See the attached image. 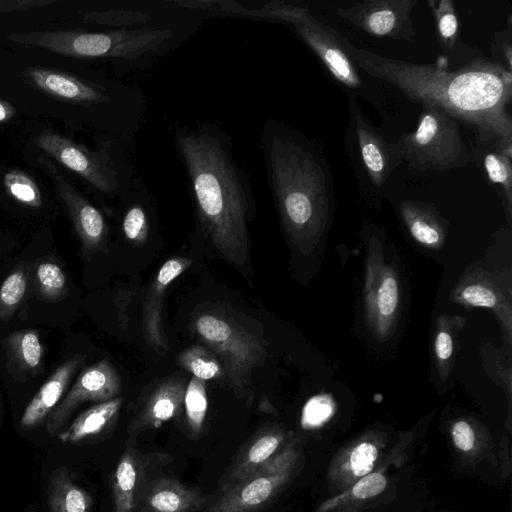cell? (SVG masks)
Instances as JSON below:
<instances>
[{
    "mask_svg": "<svg viewBox=\"0 0 512 512\" xmlns=\"http://www.w3.org/2000/svg\"><path fill=\"white\" fill-rule=\"evenodd\" d=\"M122 398L100 402L82 412L58 435L65 444L79 443L103 432L118 416Z\"/></svg>",
    "mask_w": 512,
    "mask_h": 512,
    "instance_id": "cell-25",
    "label": "cell"
},
{
    "mask_svg": "<svg viewBox=\"0 0 512 512\" xmlns=\"http://www.w3.org/2000/svg\"><path fill=\"white\" fill-rule=\"evenodd\" d=\"M380 442L366 436L354 442L341 455L330 469V479L347 489L356 481L370 474L379 457Z\"/></svg>",
    "mask_w": 512,
    "mask_h": 512,
    "instance_id": "cell-22",
    "label": "cell"
},
{
    "mask_svg": "<svg viewBox=\"0 0 512 512\" xmlns=\"http://www.w3.org/2000/svg\"><path fill=\"white\" fill-rule=\"evenodd\" d=\"M14 114V107L0 98V123L10 120Z\"/></svg>",
    "mask_w": 512,
    "mask_h": 512,
    "instance_id": "cell-41",
    "label": "cell"
},
{
    "mask_svg": "<svg viewBox=\"0 0 512 512\" xmlns=\"http://www.w3.org/2000/svg\"><path fill=\"white\" fill-rule=\"evenodd\" d=\"M300 39L318 57L330 75L346 90L348 96L360 95L363 81L359 68L347 53L343 36L318 21L310 12L289 24Z\"/></svg>",
    "mask_w": 512,
    "mask_h": 512,
    "instance_id": "cell-11",
    "label": "cell"
},
{
    "mask_svg": "<svg viewBox=\"0 0 512 512\" xmlns=\"http://www.w3.org/2000/svg\"><path fill=\"white\" fill-rule=\"evenodd\" d=\"M268 185L289 240L313 249L334 210V178L321 145L278 119L265 121L260 134Z\"/></svg>",
    "mask_w": 512,
    "mask_h": 512,
    "instance_id": "cell-3",
    "label": "cell"
},
{
    "mask_svg": "<svg viewBox=\"0 0 512 512\" xmlns=\"http://www.w3.org/2000/svg\"><path fill=\"white\" fill-rule=\"evenodd\" d=\"M186 383L183 378H166L144 398L138 412L128 426L130 435L154 429L177 416L183 407Z\"/></svg>",
    "mask_w": 512,
    "mask_h": 512,
    "instance_id": "cell-17",
    "label": "cell"
},
{
    "mask_svg": "<svg viewBox=\"0 0 512 512\" xmlns=\"http://www.w3.org/2000/svg\"><path fill=\"white\" fill-rule=\"evenodd\" d=\"M183 406L190 432L197 436L203 428L207 414L208 399L204 381L192 377L186 386Z\"/></svg>",
    "mask_w": 512,
    "mask_h": 512,
    "instance_id": "cell-32",
    "label": "cell"
},
{
    "mask_svg": "<svg viewBox=\"0 0 512 512\" xmlns=\"http://www.w3.org/2000/svg\"><path fill=\"white\" fill-rule=\"evenodd\" d=\"M298 458L292 441L270 461L244 479L220 492L219 498L205 512H259L290 480Z\"/></svg>",
    "mask_w": 512,
    "mask_h": 512,
    "instance_id": "cell-10",
    "label": "cell"
},
{
    "mask_svg": "<svg viewBox=\"0 0 512 512\" xmlns=\"http://www.w3.org/2000/svg\"><path fill=\"white\" fill-rule=\"evenodd\" d=\"M207 497L174 479L154 483L145 498L147 512H195L206 503Z\"/></svg>",
    "mask_w": 512,
    "mask_h": 512,
    "instance_id": "cell-24",
    "label": "cell"
},
{
    "mask_svg": "<svg viewBox=\"0 0 512 512\" xmlns=\"http://www.w3.org/2000/svg\"><path fill=\"white\" fill-rule=\"evenodd\" d=\"M472 160L480 169L487 183L502 200L506 217L512 218V145L488 135H476V142L470 148Z\"/></svg>",
    "mask_w": 512,
    "mask_h": 512,
    "instance_id": "cell-15",
    "label": "cell"
},
{
    "mask_svg": "<svg viewBox=\"0 0 512 512\" xmlns=\"http://www.w3.org/2000/svg\"><path fill=\"white\" fill-rule=\"evenodd\" d=\"M6 342L12 356L24 369L34 370L41 364L43 347L36 331L15 332Z\"/></svg>",
    "mask_w": 512,
    "mask_h": 512,
    "instance_id": "cell-31",
    "label": "cell"
},
{
    "mask_svg": "<svg viewBox=\"0 0 512 512\" xmlns=\"http://www.w3.org/2000/svg\"><path fill=\"white\" fill-rule=\"evenodd\" d=\"M344 148L362 198L368 203H379L389 177L404 161L403 156L398 144L389 142L380 135L355 98L350 96Z\"/></svg>",
    "mask_w": 512,
    "mask_h": 512,
    "instance_id": "cell-5",
    "label": "cell"
},
{
    "mask_svg": "<svg viewBox=\"0 0 512 512\" xmlns=\"http://www.w3.org/2000/svg\"><path fill=\"white\" fill-rule=\"evenodd\" d=\"M335 401L328 394L310 398L302 411L301 422L305 428H317L327 422L335 412Z\"/></svg>",
    "mask_w": 512,
    "mask_h": 512,
    "instance_id": "cell-37",
    "label": "cell"
},
{
    "mask_svg": "<svg viewBox=\"0 0 512 512\" xmlns=\"http://www.w3.org/2000/svg\"><path fill=\"white\" fill-rule=\"evenodd\" d=\"M120 377L107 359L85 368L61 402L48 416L46 430L55 435L60 432L72 412L86 401L105 402L118 396Z\"/></svg>",
    "mask_w": 512,
    "mask_h": 512,
    "instance_id": "cell-13",
    "label": "cell"
},
{
    "mask_svg": "<svg viewBox=\"0 0 512 512\" xmlns=\"http://www.w3.org/2000/svg\"><path fill=\"white\" fill-rule=\"evenodd\" d=\"M3 184L7 193L18 202L29 207H41V192L27 173L19 169H12L5 174Z\"/></svg>",
    "mask_w": 512,
    "mask_h": 512,
    "instance_id": "cell-35",
    "label": "cell"
},
{
    "mask_svg": "<svg viewBox=\"0 0 512 512\" xmlns=\"http://www.w3.org/2000/svg\"><path fill=\"white\" fill-rule=\"evenodd\" d=\"M343 44L359 69L395 86L411 101L438 106L473 126L477 135L512 145V73L502 64L482 56L449 71L374 54L345 37Z\"/></svg>",
    "mask_w": 512,
    "mask_h": 512,
    "instance_id": "cell-1",
    "label": "cell"
},
{
    "mask_svg": "<svg viewBox=\"0 0 512 512\" xmlns=\"http://www.w3.org/2000/svg\"><path fill=\"white\" fill-rule=\"evenodd\" d=\"M403 160L418 171H447L465 167L472 160L459 122L444 109L424 104L413 132L396 141Z\"/></svg>",
    "mask_w": 512,
    "mask_h": 512,
    "instance_id": "cell-6",
    "label": "cell"
},
{
    "mask_svg": "<svg viewBox=\"0 0 512 512\" xmlns=\"http://www.w3.org/2000/svg\"><path fill=\"white\" fill-rule=\"evenodd\" d=\"M178 363L193 377L202 381L219 379L224 374V368L216 356L201 345H194L178 355Z\"/></svg>",
    "mask_w": 512,
    "mask_h": 512,
    "instance_id": "cell-30",
    "label": "cell"
},
{
    "mask_svg": "<svg viewBox=\"0 0 512 512\" xmlns=\"http://www.w3.org/2000/svg\"><path fill=\"white\" fill-rule=\"evenodd\" d=\"M0 253H1V246H0Z\"/></svg>",
    "mask_w": 512,
    "mask_h": 512,
    "instance_id": "cell-42",
    "label": "cell"
},
{
    "mask_svg": "<svg viewBox=\"0 0 512 512\" xmlns=\"http://www.w3.org/2000/svg\"><path fill=\"white\" fill-rule=\"evenodd\" d=\"M192 327L198 338L220 359L235 394L246 397L251 373L266 357L263 340L221 314L202 313L194 319Z\"/></svg>",
    "mask_w": 512,
    "mask_h": 512,
    "instance_id": "cell-7",
    "label": "cell"
},
{
    "mask_svg": "<svg viewBox=\"0 0 512 512\" xmlns=\"http://www.w3.org/2000/svg\"><path fill=\"white\" fill-rule=\"evenodd\" d=\"M284 440V431L277 427L266 428L258 433L240 451L222 478L219 491L227 489L270 461L279 452Z\"/></svg>",
    "mask_w": 512,
    "mask_h": 512,
    "instance_id": "cell-19",
    "label": "cell"
},
{
    "mask_svg": "<svg viewBox=\"0 0 512 512\" xmlns=\"http://www.w3.org/2000/svg\"><path fill=\"white\" fill-rule=\"evenodd\" d=\"M363 292L366 325L377 340H387L401 313V283L396 267L385 261L382 245L374 236L367 245Z\"/></svg>",
    "mask_w": 512,
    "mask_h": 512,
    "instance_id": "cell-9",
    "label": "cell"
},
{
    "mask_svg": "<svg viewBox=\"0 0 512 512\" xmlns=\"http://www.w3.org/2000/svg\"><path fill=\"white\" fill-rule=\"evenodd\" d=\"M428 4L434 15L436 33L442 48V56L447 61L456 62L482 57V53L463 45L459 38V22L454 3L451 0H429Z\"/></svg>",
    "mask_w": 512,
    "mask_h": 512,
    "instance_id": "cell-23",
    "label": "cell"
},
{
    "mask_svg": "<svg viewBox=\"0 0 512 512\" xmlns=\"http://www.w3.org/2000/svg\"><path fill=\"white\" fill-rule=\"evenodd\" d=\"M90 495L77 486L66 467L53 471L48 485V505L51 512H89Z\"/></svg>",
    "mask_w": 512,
    "mask_h": 512,
    "instance_id": "cell-27",
    "label": "cell"
},
{
    "mask_svg": "<svg viewBox=\"0 0 512 512\" xmlns=\"http://www.w3.org/2000/svg\"><path fill=\"white\" fill-rule=\"evenodd\" d=\"M35 279L37 289L46 301H60L68 294L66 276L60 266L54 262L39 263L36 267Z\"/></svg>",
    "mask_w": 512,
    "mask_h": 512,
    "instance_id": "cell-33",
    "label": "cell"
},
{
    "mask_svg": "<svg viewBox=\"0 0 512 512\" xmlns=\"http://www.w3.org/2000/svg\"><path fill=\"white\" fill-rule=\"evenodd\" d=\"M137 481V466L132 454L124 453L112 479L113 511L134 512V491Z\"/></svg>",
    "mask_w": 512,
    "mask_h": 512,
    "instance_id": "cell-28",
    "label": "cell"
},
{
    "mask_svg": "<svg viewBox=\"0 0 512 512\" xmlns=\"http://www.w3.org/2000/svg\"><path fill=\"white\" fill-rule=\"evenodd\" d=\"M417 0H364L339 8L337 14L367 34L412 41L416 32L412 11Z\"/></svg>",
    "mask_w": 512,
    "mask_h": 512,
    "instance_id": "cell-12",
    "label": "cell"
},
{
    "mask_svg": "<svg viewBox=\"0 0 512 512\" xmlns=\"http://www.w3.org/2000/svg\"><path fill=\"white\" fill-rule=\"evenodd\" d=\"M54 2V0H0V13L28 10Z\"/></svg>",
    "mask_w": 512,
    "mask_h": 512,
    "instance_id": "cell-40",
    "label": "cell"
},
{
    "mask_svg": "<svg viewBox=\"0 0 512 512\" xmlns=\"http://www.w3.org/2000/svg\"><path fill=\"white\" fill-rule=\"evenodd\" d=\"M465 321L462 316L447 313H442L436 318L433 353L435 367L441 380H446L453 368L457 339Z\"/></svg>",
    "mask_w": 512,
    "mask_h": 512,
    "instance_id": "cell-26",
    "label": "cell"
},
{
    "mask_svg": "<svg viewBox=\"0 0 512 512\" xmlns=\"http://www.w3.org/2000/svg\"><path fill=\"white\" fill-rule=\"evenodd\" d=\"M165 17L155 16L153 10L113 8L88 12L83 16V21L111 26L113 29H124L147 26Z\"/></svg>",
    "mask_w": 512,
    "mask_h": 512,
    "instance_id": "cell-29",
    "label": "cell"
},
{
    "mask_svg": "<svg viewBox=\"0 0 512 512\" xmlns=\"http://www.w3.org/2000/svg\"><path fill=\"white\" fill-rule=\"evenodd\" d=\"M27 287V275L22 267L14 269L0 286V320L8 321L19 307Z\"/></svg>",
    "mask_w": 512,
    "mask_h": 512,
    "instance_id": "cell-34",
    "label": "cell"
},
{
    "mask_svg": "<svg viewBox=\"0 0 512 512\" xmlns=\"http://www.w3.org/2000/svg\"><path fill=\"white\" fill-rule=\"evenodd\" d=\"M191 264L185 257L168 259L157 271L143 302V329L147 343L163 354L168 350V341L162 325V307L165 292L178 276Z\"/></svg>",
    "mask_w": 512,
    "mask_h": 512,
    "instance_id": "cell-16",
    "label": "cell"
},
{
    "mask_svg": "<svg viewBox=\"0 0 512 512\" xmlns=\"http://www.w3.org/2000/svg\"><path fill=\"white\" fill-rule=\"evenodd\" d=\"M386 485L387 480L383 473H370L356 481L351 488L344 492V495H340L324 503L319 511L325 512L326 510L332 509L342 501H348L351 499L363 500L374 497L380 494L385 489Z\"/></svg>",
    "mask_w": 512,
    "mask_h": 512,
    "instance_id": "cell-36",
    "label": "cell"
},
{
    "mask_svg": "<svg viewBox=\"0 0 512 512\" xmlns=\"http://www.w3.org/2000/svg\"><path fill=\"white\" fill-rule=\"evenodd\" d=\"M167 17L137 28L29 31L7 36L10 41L37 46L73 58L108 59L125 72L144 70L178 47L199 22H173Z\"/></svg>",
    "mask_w": 512,
    "mask_h": 512,
    "instance_id": "cell-4",
    "label": "cell"
},
{
    "mask_svg": "<svg viewBox=\"0 0 512 512\" xmlns=\"http://www.w3.org/2000/svg\"><path fill=\"white\" fill-rule=\"evenodd\" d=\"M57 189L71 216L84 253L94 254L106 242L108 226L104 216L60 175L57 177Z\"/></svg>",
    "mask_w": 512,
    "mask_h": 512,
    "instance_id": "cell-18",
    "label": "cell"
},
{
    "mask_svg": "<svg viewBox=\"0 0 512 512\" xmlns=\"http://www.w3.org/2000/svg\"><path fill=\"white\" fill-rule=\"evenodd\" d=\"M232 144L228 132L211 123L180 127L174 135L202 232L227 261L242 268L249 256L248 222L255 205L249 176L236 161Z\"/></svg>",
    "mask_w": 512,
    "mask_h": 512,
    "instance_id": "cell-2",
    "label": "cell"
},
{
    "mask_svg": "<svg viewBox=\"0 0 512 512\" xmlns=\"http://www.w3.org/2000/svg\"><path fill=\"white\" fill-rule=\"evenodd\" d=\"M35 144L107 196H121L136 177L130 159L116 160L108 150H91L50 130L36 136Z\"/></svg>",
    "mask_w": 512,
    "mask_h": 512,
    "instance_id": "cell-8",
    "label": "cell"
},
{
    "mask_svg": "<svg viewBox=\"0 0 512 512\" xmlns=\"http://www.w3.org/2000/svg\"><path fill=\"white\" fill-rule=\"evenodd\" d=\"M511 32V19H509L507 29L495 33V38L492 43V54L497 59L496 62L502 64L510 71L512 70Z\"/></svg>",
    "mask_w": 512,
    "mask_h": 512,
    "instance_id": "cell-39",
    "label": "cell"
},
{
    "mask_svg": "<svg viewBox=\"0 0 512 512\" xmlns=\"http://www.w3.org/2000/svg\"><path fill=\"white\" fill-rule=\"evenodd\" d=\"M451 301L468 308L490 309L497 316L507 342L512 338L511 289L481 267L468 269L451 291Z\"/></svg>",
    "mask_w": 512,
    "mask_h": 512,
    "instance_id": "cell-14",
    "label": "cell"
},
{
    "mask_svg": "<svg viewBox=\"0 0 512 512\" xmlns=\"http://www.w3.org/2000/svg\"><path fill=\"white\" fill-rule=\"evenodd\" d=\"M451 436L458 450L468 453L474 449L476 444V430L469 420H456L451 426Z\"/></svg>",
    "mask_w": 512,
    "mask_h": 512,
    "instance_id": "cell-38",
    "label": "cell"
},
{
    "mask_svg": "<svg viewBox=\"0 0 512 512\" xmlns=\"http://www.w3.org/2000/svg\"><path fill=\"white\" fill-rule=\"evenodd\" d=\"M399 215L413 239L420 245L439 249L446 238V223L433 205L419 200H404Z\"/></svg>",
    "mask_w": 512,
    "mask_h": 512,
    "instance_id": "cell-21",
    "label": "cell"
},
{
    "mask_svg": "<svg viewBox=\"0 0 512 512\" xmlns=\"http://www.w3.org/2000/svg\"><path fill=\"white\" fill-rule=\"evenodd\" d=\"M82 355H75L60 365L41 386L27 405L20 420L23 429L38 426L57 406L69 382L83 363Z\"/></svg>",
    "mask_w": 512,
    "mask_h": 512,
    "instance_id": "cell-20",
    "label": "cell"
}]
</instances>
